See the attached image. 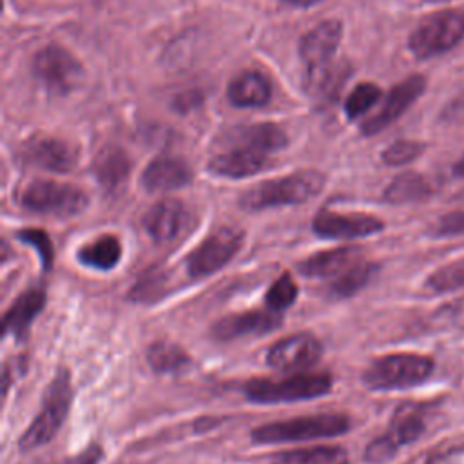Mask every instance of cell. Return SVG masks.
Masks as SVG:
<instances>
[{
    "label": "cell",
    "mask_w": 464,
    "mask_h": 464,
    "mask_svg": "<svg viewBox=\"0 0 464 464\" xmlns=\"http://www.w3.org/2000/svg\"><path fill=\"white\" fill-rule=\"evenodd\" d=\"M397 450L399 448L386 435H382V437H379V439H375V440H372L368 444V448H366V460H370V462H384V460L392 459Z\"/></svg>",
    "instance_id": "35"
},
{
    "label": "cell",
    "mask_w": 464,
    "mask_h": 464,
    "mask_svg": "<svg viewBox=\"0 0 464 464\" xmlns=\"http://www.w3.org/2000/svg\"><path fill=\"white\" fill-rule=\"evenodd\" d=\"M346 451L339 446L297 448L272 455V464H346Z\"/></svg>",
    "instance_id": "25"
},
{
    "label": "cell",
    "mask_w": 464,
    "mask_h": 464,
    "mask_svg": "<svg viewBox=\"0 0 464 464\" xmlns=\"http://www.w3.org/2000/svg\"><path fill=\"white\" fill-rule=\"evenodd\" d=\"M426 2H446V0H426Z\"/></svg>",
    "instance_id": "40"
},
{
    "label": "cell",
    "mask_w": 464,
    "mask_h": 464,
    "mask_svg": "<svg viewBox=\"0 0 464 464\" xmlns=\"http://www.w3.org/2000/svg\"><path fill=\"white\" fill-rule=\"evenodd\" d=\"M424 78L417 74L397 83L384 98L381 109L361 125V130L368 136L381 132L384 127L393 123L424 92Z\"/></svg>",
    "instance_id": "12"
},
{
    "label": "cell",
    "mask_w": 464,
    "mask_h": 464,
    "mask_svg": "<svg viewBox=\"0 0 464 464\" xmlns=\"http://www.w3.org/2000/svg\"><path fill=\"white\" fill-rule=\"evenodd\" d=\"M341 34L343 25L339 20H324L301 38L299 54L308 67L312 82L328 72V63L339 47Z\"/></svg>",
    "instance_id": "10"
},
{
    "label": "cell",
    "mask_w": 464,
    "mask_h": 464,
    "mask_svg": "<svg viewBox=\"0 0 464 464\" xmlns=\"http://www.w3.org/2000/svg\"><path fill=\"white\" fill-rule=\"evenodd\" d=\"M18 239L27 243V245H31L38 252L45 270L51 268V265H53V245H51L49 236L44 230H36V228L20 230L18 232Z\"/></svg>",
    "instance_id": "34"
},
{
    "label": "cell",
    "mask_w": 464,
    "mask_h": 464,
    "mask_svg": "<svg viewBox=\"0 0 464 464\" xmlns=\"http://www.w3.org/2000/svg\"><path fill=\"white\" fill-rule=\"evenodd\" d=\"M20 203L31 212L69 218L87 207V196L80 187L71 183L34 179L22 190Z\"/></svg>",
    "instance_id": "6"
},
{
    "label": "cell",
    "mask_w": 464,
    "mask_h": 464,
    "mask_svg": "<svg viewBox=\"0 0 464 464\" xmlns=\"http://www.w3.org/2000/svg\"><path fill=\"white\" fill-rule=\"evenodd\" d=\"M33 71L53 94H67L83 80V67L72 53L60 45H47L34 54Z\"/></svg>",
    "instance_id": "8"
},
{
    "label": "cell",
    "mask_w": 464,
    "mask_h": 464,
    "mask_svg": "<svg viewBox=\"0 0 464 464\" xmlns=\"http://www.w3.org/2000/svg\"><path fill=\"white\" fill-rule=\"evenodd\" d=\"M187 225V208L179 199H161L154 203L143 216L147 234L158 243L176 239Z\"/></svg>",
    "instance_id": "17"
},
{
    "label": "cell",
    "mask_w": 464,
    "mask_h": 464,
    "mask_svg": "<svg viewBox=\"0 0 464 464\" xmlns=\"http://www.w3.org/2000/svg\"><path fill=\"white\" fill-rule=\"evenodd\" d=\"M243 232L234 227H221L214 230L187 259V270L192 279L207 277L221 270L239 250Z\"/></svg>",
    "instance_id": "9"
},
{
    "label": "cell",
    "mask_w": 464,
    "mask_h": 464,
    "mask_svg": "<svg viewBox=\"0 0 464 464\" xmlns=\"http://www.w3.org/2000/svg\"><path fill=\"white\" fill-rule=\"evenodd\" d=\"M424 430H426V424L420 411H417L413 406H402L401 410H397L386 437L397 448H401L402 444H410L417 440L424 433Z\"/></svg>",
    "instance_id": "26"
},
{
    "label": "cell",
    "mask_w": 464,
    "mask_h": 464,
    "mask_svg": "<svg viewBox=\"0 0 464 464\" xmlns=\"http://www.w3.org/2000/svg\"><path fill=\"white\" fill-rule=\"evenodd\" d=\"M71 406V386L67 372L56 373L45 392L44 406L20 439V450L31 451L47 444L67 417Z\"/></svg>",
    "instance_id": "5"
},
{
    "label": "cell",
    "mask_w": 464,
    "mask_h": 464,
    "mask_svg": "<svg viewBox=\"0 0 464 464\" xmlns=\"http://www.w3.org/2000/svg\"><path fill=\"white\" fill-rule=\"evenodd\" d=\"M437 234L439 236L464 234V210H457L442 216L437 225Z\"/></svg>",
    "instance_id": "36"
},
{
    "label": "cell",
    "mask_w": 464,
    "mask_h": 464,
    "mask_svg": "<svg viewBox=\"0 0 464 464\" xmlns=\"http://www.w3.org/2000/svg\"><path fill=\"white\" fill-rule=\"evenodd\" d=\"M22 158L29 165L53 170V172H67L78 161L76 149L58 138L38 136L31 138L22 147Z\"/></svg>",
    "instance_id": "15"
},
{
    "label": "cell",
    "mask_w": 464,
    "mask_h": 464,
    "mask_svg": "<svg viewBox=\"0 0 464 464\" xmlns=\"http://www.w3.org/2000/svg\"><path fill=\"white\" fill-rule=\"evenodd\" d=\"M227 96L236 107H261L272 98V83L259 71H243L228 83Z\"/></svg>",
    "instance_id": "20"
},
{
    "label": "cell",
    "mask_w": 464,
    "mask_h": 464,
    "mask_svg": "<svg viewBox=\"0 0 464 464\" xmlns=\"http://www.w3.org/2000/svg\"><path fill=\"white\" fill-rule=\"evenodd\" d=\"M426 285L433 292H451V290L462 288L464 286V259L440 266L428 277Z\"/></svg>",
    "instance_id": "31"
},
{
    "label": "cell",
    "mask_w": 464,
    "mask_h": 464,
    "mask_svg": "<svg viewBox=\"0 0 464 464\" xmlns=\"http://www.w3.org/2000/svg\"><path fill=\"white\" fill-rule=\"evenodd\" d=\"M433 361L419 353H392L375 359L364 372V382L373 390H402L430 377Z\"/></svg>",
    "instance_id": "4"
},
{
    "label": "cell",
    "mask_w": 464,
    "mask_h": 464,
    "mask_svg": "<svg viewBox=\"0 0 464 464\" xmlns=\"http://www.w3.org/2000/svg\"><path fill=\"white\" fill-rule=\"evenodd\" d=\"M281 323L279 312H261V310H250L243 314H232L212 326V335L219 341H232L239 337H250V335H263L272 330H276Z\"/></svg>",
    "instance_id": "16"
},
{
    "label": "cell",
    "mask_w": 464,
    "mask_h": 464,
    "mask_svg": "<svg viewBox=\"0 0 464 464\" xmlns=\"http://www.w3.org/2000/svg\"><path fill=\"white\" fill-rule=\"evenodd\" d=\"M317 236L328 239H353L379 232L382 221L368 214H339L332 210H321L312 223Z\"/></svg>",
    "instance_id": "13"
},
{
    "label": "cell",
    "mask_w": 464,
    "mask_h": 464,
    "mask_svg": "<svg viewBox=\"0 0 464 464\" xmlns=\"http://www.w3.org/2000/svg\"><path fill=\"white\" fill-rule=\"evenodd\" d=\"M223 150L214 154L208 169L216 174V176H223V178H246V176H254L259 170L266 169L268 165V154L245 145V143H225L223 141Z\"/></svg>",
    "instance_id": "11"
},
{
    "label": "cell",
    "mask_w": 464,
    "mask_h": 464,
    "mask_svg": "<svg viewBox=\"0 0 464 464\" xmlns=\"http://www.w3.org/2000/svg\"><path fill=\"white\" fill-rule=\"evenodd\" d=\"M297 297V286L290 274L279 276L266 292V304L274 312H283Z\"/></svg>",
    "instance_id": "32"
},
{
    "label": "cell",
    "mask_w": 464,
    "mask_h": 464,
    "mask_svg": "<svg viewBox=\"0 0 464 464\" xmlns=\"http://www.w3.org/2000/svg\"><path fill=\"white\" fill-rule=\"evenodd\" d=\"M381 98V89L375 83L364 82L353 87L344 102V112L348 118H359L366 111H370Z\"/></svg>",
    "instance_id": "30"
},
{
    "label": "cell",
    "mask_w": 464,
    "mask_h": 464,
    "mask_svg": "<svg viewBox=\"0 0 464 464\" xmlns=\"http://www.w3.org/2000/svg\"><path fill=\"white\" fill-rule=\"evenodd\" d=\"M283 2H286L290 5H295V7H310V5L319 4L321 0H283Z\"/></svg>",
    "instance_id": "38"
},
{
    "label": "cell",
    "mask_w": 464,
    "mask_h": 464,
    "mask_svg": "<svg viewBox=\"0 0 464 464\" xmlns=\"http://www.w3.org/2000/svg\"><path fill=\"white\" fill-rule=\"evenodd\" d=\"M362 261L361 248L339 246L324 252H317L299 263V272L308 277H332L341 276L353 265Z\"/></svg>",
    "instance_id": "19"
},
{
    "label": "cell",
    "mask_w": 464,
    "mask_h": 464,
    "mask_svg": "<svg viewBox=\"0 0 464 464\" xmlns=\"http://www.w3.org/2000/svg\"><path fill=\"white\" fill-rule=\"evenodd\" d=\"M98 459H100V450H98V446H92L87 451H83L82 455L74 457L69 464H96Z\"/></svg>",
    "instance_id": "37"
},
{
    "label": "cell",
    "mask_w": 464,
    "mask_h": 464,
    "mask_svg": "<svg viewBox=\"0 0 464 464\" xmlns=\"http://www.w3.org/2000/svg\"><path fill=\"white\" fill-rule=\"evenodd\" d=\"M192 179L190 167L181 158L160 156L141 174V185L149 192H167L187 185Z\"/></svg>",
    "instance_id": "18"
},
{
    "label": "cell",
    "mask_w": 464,
    "mask_h": 464,
    "mask_svg": "<svg viewBox=\"0 0 464 464\" xmlns=\"http://www.w3.org/2000/svg\"><path fill=\"white\" fill-rule=\"evenodd\" d=\"M45 304V294L40 288L25 290L18 295V299L11 304V308L4 315V334H11L16 337H22L33 319L40 314V310Z\"/></svg>",
    "instance_id": "21"
},
{
    "label": "cell",
    "mask_w": 464,
    "mask_h": 464,
    "mask_svg": "<svg viewBox=\"0 0 464 464\" xmlns=\"http://www.w3.org/2000/svg\"><path fill=\"white\" fill-rule=\"evenodd\" d=\"M420 152H422V145H420V143L410 141V140H399V141L392 143V145L382 152V161H384L386 165L397 167V165L410 163V161L415 160Z\"/></svg>",
    "instance_id": "33"
},
{
    "label": "cell",
    "mask_w": 464,
    "mask_h": 464,
    "mask_svg": "<svg viewBox=\"0 0 464 464\" xmlns=\"http://www.w3.org/2000/svg\"><path fill=\"white\" fill-rule=\"evenodd\" d=\"M147 359L156 372H176L188 362L187 353L170 343H154L149 348Z\"/></svg>",
    "instance_id": "28"
},
{
    "label": "cell",
    "mask_w": 464,
    "mask_h": 464,
    "mask_svg": "<svg viewBox=\"0 0 464 464\" xmlns=\"http://www.w3.org/2000/svg\"><path fill=\"white\" fill-rule=\"evenodd\" d=\"M129 172L130 161L127 154L120 149H105L94 160L96 179L109 192L118 190L125 183Z\"/></svg>",
    "instance_id": "23"
},
{
    "label": "cell",
    "mask_w": 464,
    "mask_h": 464,
    "mask_svg": "<svg viewBox=\"0 0 464 464\" xmlns=\"http://www.w3.org/2000/svg\"><path fill=\"white\" fill-rule=\"evenodd\" d=\"M332 379L326 373H297L286 379H252L245 384V395L254 402L303 401L328 393Z\"/></svg>",
    "instance_id": "7"
},
{
    "label": "cell",
    "mask_w": 464,
    "mask_h": 464,
    "mask_svg": "<svg viewBox=\"0 0 464 464\" xmlns=\"http://www.w3.org/2000/svg\"><path fill=\"white\" fill-rule=\"evenodd\" d=\"M225 143H245L270 154L286 145V134L274 123H254L228 132Z\"/></svg>",
    "instance_id": "22"
},
{
    "label": "cell",
    "mask_w": 464,
    "mask_h": 464,
    "mask_svg": "<svg viewBox=\"0 0 464 464\" xmlns=\"http://www.w3.org/2000/svg\"><path fill=\"white\" fill-rule=\"evenodd\" d=\"M430 194L428 181L417 172H404L393 178L384 190V199L390 203L419 201Z\"/></svg>",
    "instance_id": "27"
},
{
    "label": "cell",
    "mask_w": 464,
    "mask_h": 464,
    "mask_svg": "<svg viewBox=\"0 0 464 464\" xmlns=\"http://www.w3.org/2000/svg\"><path fill=\"white\" fill-rule=\"evenodd\" d=\"M350 420L339 413H319L308 417H297L288 420H277L257 426L252 431L256 442H295V440H315L337 437L348 431Z\"/></svg>",
    "instance_id": "2"
},
{
    "label": "cell",
    "mask_w": 464,
    "mask_h": 464,
    "mask_svg": "<svg viewBox=\"0 0 464 464\" xmlns=\"http://www.w3.org/2000/svg\"><path fill=\"white\" fill-rule=\"evenodd\" d=\"M120 257H121V243L116 236H111V234H103L78 250L80 263L98 270H111L112 266L118 265Z\"/></svg>",
    "instance_id": "24"
},
{
    "label": "cell",
    "mask_w": 464,
    "mask_h": 464,
    "mask_svg": "<svg viewBox=\"0 0 464 464\" xmlns=\"http://www.w3.org/2000/svg\"><path fill=\"white\" fill-rule=\"evenodd\" d=\"M453 172H455L457 176H462V178H464V154H462L460 160L453 165Z\"/></svg>",
    "instance_id": "39"
},
{
    "label": "cell",
    "mask_w": 464,
    "mask_h": 464,
    "mask_svg": "<svg viewBox=\"0 0 464 464\" xmlns=\"http://www.w3.org/2000/svg\"><path fill=\"white\" fill-rule=\"evenodd\" d=\"M324 187V176L317 170H299L283 178L254 185L239 198L243 208L263 210L270 207L299 205L315 198Z\"/></svg>",
    "instance_id": "1"
},
{
    "label": "cell",
    "mask_w": 464,
    "mask_h": 464,
    "mask_svg": "<svg viewBox=\"0 0 464 464\" xmlns=\"http://www.w3.org/2000/svg\"><path fill=\"white\" fill-rule=\"evenodd\" d=\"M372 272H373L372 263L362 259L357 265H353L352 268H348L346 272H343L341 276H337L335 283L332 285V292L335 295H341V297L352 295L368 283Z\"/></svg>",
    "instance_id": "29"
},
{
    "label": "cell",
    "mask_w": 464,
    "mask_h": 464,
    "mask_svg": "<svg viewBox=\"0 0 464 464\" xmlns=\"http://www.w3.org/2000/svg\"><path fill=\"white\" fill-rule=\"evenodd\" d=\"M321 357V343L310 334H295L276 343L266 355L272 368L281 372L303 370Z\"/></svg>",
    "instance_id": "14"
},
{
    "label": "cell",
    "mask_w": 464,
    "mask_h": 464,
    "mask_svg": "<svg viewBox=\"0 0 464 464\" xmlns=\"http://www.w3.org/2000/svg\"><path fill=\"white\" fill-rule=\"evenodd\" d=\"M464 38V11L444 9L422 18L411 31L408 45L417 58L450 51Z\"/></svg>",
    "instance_id": "3"
}]
</instances>
